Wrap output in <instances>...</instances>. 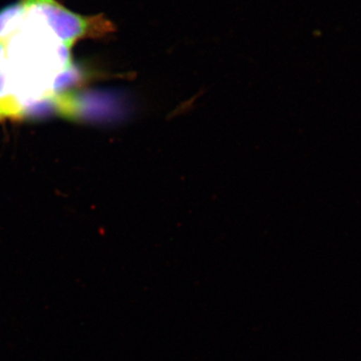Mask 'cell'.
<instances>
[{
	"instance_id": "6da1fadb",
	"label": "cell",
	"mask_w": 361,
	"mask_h": 361,
	"mask_svg": "<svg viewBox=\"0 0 361 361\" xmlns=\"http://www.w3.org/2000/svg\"><path fill=\"white\" fill-rule=\"evenodd\" d=\"M6 52L11 90L25 114L40 104L73 110V101L65 94L75 73L71 49L39 13L27 8L23 25L6 40Z\"/></svg>"
},
{
	"instance_id": "7a4b0ae2",
	"label": "cell",
	"mask_w": 361,
	"mask_h": 361,
	"mask_svg": "<svg viewBox=\"0 0 361 361\" xmlns=\"http://www.w3.org/2000/svg\"><path fill=\"white\" fill-rule=\"evenodd\" d=\"M39 14L59 42L71 49L78 40L97 39L113 32V23L103 16H85L73 13L58 0H21Z\"/></svg>"
},
{
	"instance_id": "3957f363",
	"label": "cell",
	"mask_w": 361,
	"mask_h": 361,
	"mask_svg": "<svg viewBox=\"0 0 361 361\" xmlns=\"http://www.w3.org/2000/svg\"><path fill=\"white\" fill-rule=\"evenodd\" d=\"M0 115L2 120H20L25 116V111L16 101L11 82L7 63L6 42L0 40Z\"/></svg>"
},
{
	"instance_id": "277c9868",
	"label": "cell",
	"mask_w": 361,
	"mask_h": 361,
	"mask_svg": "<svg viewBox=\"0 0 361 361\" xmlns=\"http://www.w3.org/2000/svg\"><path fill=\"white\" fill-rule=\"evenodd\" d=\"M27 8L23 2L13 4L0 11V40L6 42L23 25Z\"/></svg>"
},
{
	"instance_id": "5b68a950",
	"label": "cell",
	"mask_w": 361,
	"mask_h": 361,
	"mask_svg": "<svg viewBox=\"0 0 361 361\" xmlns=\"http://www.w3.org/2000/svg\"><path fill=\"white\" fill-rule=\"evenodd\" d=\"M0 121H2L1 115H0Z\"/></svg>"
}]
</instances>
